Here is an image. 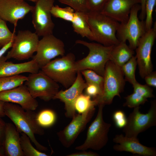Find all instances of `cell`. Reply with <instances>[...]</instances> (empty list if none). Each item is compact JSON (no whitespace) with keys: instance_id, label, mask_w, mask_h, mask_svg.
Returning <instances> with one entry per match:
<instances>
[{"instance_id":"6da1fadb","label":"cell","mask_w":156,"mask_h":156,"mask_svg":"<svg viewBox=\"0 0 156 156\" xmlns=\"http://www.w3.org/2000/svg\"><path fill=\"white\" fill-rule=\"evenodd\" d=\"M4 110L5 116L13 122L20 133L23 132L30 138L36 148L40 151H46L47 147L40 144L36 140L35 135H43L44 131L38 123L37 114L34 111L25 110L14 103L5 102Z\"/></svg>"},{"instance_id":"7a4b0ae2","label":"cell","mask_w":156,"mask_h":156,"mask_svg":"<svg viewBox=\"0 0 156 156\" xmlns=\"http://www.w3.org/2000/svg\"><path fill=\"white\" fill-rule=\"evenodd\" d=\"M86 14L94 41L105 46L120 42L116 36L119 23L100 12L88 11Z\"/></svg>"},{"instance_id":"3957f363","label":"cell","mask_w":156,"mask_h":156,"mask_svg":"<svg viewBox=\"0 0 156 156\" xmlns=\"http://www.w3.org/2000/svg\"><path fill=\"white\" fill-rule=\"evenodd\" d=\"M75 43L86 47L89 50L86 57L75 61L76 71L91 69L103 77L106 64L110 60L111 51L114 45L105 46L99 43L89 42L81 40H77Z\"/></svg>"},{"instance_id":"277c9868","label":"cell","mask_w":156,"mask_h":156,"mask_svg":"<svg viewBox=\"0 0 156 156\" xmlns=\"http://www.w3.org/2000/svg\"><path fill=\"white\" fill-rule=\"evenodd\" d=\"M75 57L70 53L61 58L51 60L41 69L42 72L66 89L74 82L77 72L75 68Z\"/></svg>"},{"instance_id":"5b68a950","label":"cell","mask_w":156,"mask_h":156,"mask_svg":"<svg viewBox=\"0 0 156 156\" xmlns=\"http://www.w3.org/2000/svg\"><path fill=\"white\" fill-rule=\"evenodd\" d=\"M103 87L101 95L96 98L98 102L104 106L112 104L116 96L121 97L124 91L126 81L120 67L109 60L106 63L103 75Z\"/></svg>"},{"instance_id":"8992f818","label":"cell","mask_w":156,"mask_h":156,"mask_svg":"<svg viewBox=\"0 0 156 156\" xmlns=\"http://www.w3.org/2000/svg\"><path fill=\"white\" fill-rule=\"evenodd\" d=\"M98 105L97 114L88 129L86 140L83 144L75 148L76 150L99 151L108 142V134L112 125L103 120V109L105 106L101 104Z\"/></svg>"},{"instance_id":"52a82bcc","label":"cell","mask_w":156,"mask_h":156,"mask_svg":"<svg viewBox=\"0 0 156 156\" xmlns=\"http://www.w3.org/2000/svg\"><path fill=\"white\" fill-rule=\"evenodd\" d=\"M140 4L132 8L129 18L125 22L120 23L116 36L120 42L128 41L129 47L133 50L136 48L139 40L146 32L144 21L139 19L138 13L140 10Z\"/></svg>"},{"instance_id":"ba28073f","label":"cell","mask_w":156,"mask_h":156,"mask_svg":"<svg viewBox=\"0 0 156 156\" xmlns=\"http://www.w3.org/2000/svg\"><path fill=\"white\" fill-rule=\"evenodd\" d=\"M156 125V101L151 102L150 108L146 114L141 113L139 107L134 108L127 118V122L122 131L125 136L137 137L140 133Z\"/></svg>"},{"instance_id":"9c48e42d","label":"cell","mask_w":156,"mask_h":156,"mask_svg":"<svg viewBox=\"0 0 156 156\" xmlns=\"http://www.w3.org/2000/svg\"><path fill=\"white\" fill-rule=\"evenodd\" d=\"M38 36L28 30L19 31L14 38L11 49L5 57L18 60H27L36 52L39 41Z\"/></svg>"},{"instance_id":"30bf717a","label":"cell","mask_w":156,"mask_h":156,"mask_svg":"<svg viewBox=\"0 0 156 156\" xmlns=\"http://www.w3.org/2000/svg\"><path fill=\"white\" fill-rule=\"evenodd\" d=\"M27 77L25 85L35 99L39 98L48 101L53 99L59 91L57 83L42 71L31 73Z\"/></svg>"},{"instance_id":"8fae6325","label":"cell","mask_w":156,"mask_h":156,"mask_svg":"<svg viewBox=\"0 0 156 156\" xmlns=\"http://www.w3.org/2000/svg\"><path fill=\"white\" fill-rule=\"evenodd\" d=\"M156 38V24L146 31L140 38L135 49V55L139 74L142 78L153 71L151 53Z\"/></svg>"},{"instance_id":"7c38bea8","label":"cell","mask_w":156,"mask_h":156,"mask_svg":"<svg viewBox=\"0 0 156 156\" xmlns=\"http://www.w3.org/2000/svg\"><path fill=\"white\" fill-rule=\"evenodd\" d=\"M54 0H37L31 12L32 23L38 36L53 34L55 25L51 18V10Z\"/></svg>"},{"instance_id":"4fadbf2b","label":"cell","mask_w":156,"mask_h":156,"mask_svg":"<svg viewBox=\"0 0 156 156\" xmlns=\"http://www.w3.org/2000/svg\"><path fill=\"white\" fill-rule=\"evenodd\" d=\"M36 52L32 59L41 68L55 57L64 55V43L53 34L47 35L39 40Z\"/></svg>"},{"instance_id":"5bb4252c","label":"cell","mask_w":156,"mask_h":156,"mask_svg":"<svg viewBox=\"0 0 156 156\" xmlns=\"http://www.w3.org/2000/svg\"><path fill=\"white\" fill-rule=\"evenodd\" d=\"M95 110H91L82 114H76L72 118L70 122L63 130L57 133L58 139L64 146L68 148L73 144L91 120Z\"/></svg>"},{"instance_id":"9a60e30c","label":"cell","mask_w":156,"mask_h":156,"mask_svg":"<svg viewBox=\"0 0 156 156\" xmlns=\"http://www.w3.org/2000/svg\"><path fill=\"white\" fill-rule=\"evenodd\" d=\"M87 85L81 71H78L73 83L66 90L59 91L54 97L53 99H58L64 103L65 115L67 118H72L76 114L74 107L75 102L82 93Z\"/></svg>"},{"instance_id":"2e32d148","label":"cell","mask_w":156,"mask_h":156,"mask_svg":"<svg viewBox=\"0 0 156 156\" xmlns=\"http://www.w3.org/2000/svg\"><path fill=\"white\" fill-rule=\"evenodd\" d=\"M33 7L24 0H0V18L15 27L18 20L31 12Z\"/></svg>"},{"instance_id":"e0dca14e","label":"cell","mask_w":156,"mask_h":156,"mask_svg":"<svg viewBox=\"0 0 156 156\" xmlns=\"http://www.w3.org/2000/svg\"><path fill=\"white\" fill-rule=\"evenodd\" d=\"M0 100L18 104L25 110L34 111L38 106L37 101L23 84L13 89L0 92Z\"/></svg>"},{"instance_id":"ac0fdd59","label":"cell","mask_w":156,"mask_h":156,"mask_svg":"<svg viewBox=\"0 0 156 156\" xmlns=\"http://www.w3.org/2000/svg\"><path fill=\"white\" fill-rule=\"evenodd\" d=\"M116 144L113 146L117 151H126L143 156H156L155 147H148L140 143L137 137H129L121 134L116 135L113 139Z\"/></svg>"},{"instance_id":"d6986e66","label":"cell","mask_w":156,"mask_h":156,"mask_svg":"<svg viewBox=\"0 0 156 156\" xmlns=\"http://www.w3.org/2000/svg\"><path fill=\"white\" fill-rule=\"evenodd\" d=\"M140 3V0H109L100 12L120 23H125L133 7Z\"/></svg>"},{"instance_id":"ffe728a7","label":"cell","mask_w":156,"mask_h":156,"mask_svg":"<svg viewBox=\"0 0 156 156\" xmlns=\"http://www.w3.org/2000/svg\"><path fill=\"white\" fill-rule=\"evenodd\" d=\"M7 60L5 56L3 55L0 57V77L13 76L25 73H36L40 68L33 59L27 62L16 64L7 61Z\"/></svg>"},{"instance_id":"44dd1931","label":"cell","mask_w":156,"mask_h":156,"mask_svg":"<svg viewBox=\"0 0 156 156\" xmlns=\"http://www.w3.org/2000/svg\"><path fill=\"white\" fill-rule=\"evenodd\" d=\"M20 133L14 125L6 123L2 146L5 156H25L21 147Z\"/></svg>"},{"instance_id":"7402d4cb","label":"cell","mask_w":156,"mask_h":156,"mask_svg":"<svg viewBox=\"0 0 156 156\" xmlns=\"http://www.w3.org/2000/svg\"><path fill=\"white\" fill-rule=\"evenodd\" d=\"M134 50L127 44L126 42H120L114 46L109 60L121 67L134 56Z\"/></svg>"},{"instance_id":"603a6c76","label":"cell","mask_w":156,"mask_h":156,"mask_svg":"<svg viewBox=\"0 0 156 156\" xmlns=\"http://www.w3.org/2000/svg\"><path fill=\"white\" fill-rule=\"evenodd\" d=\"M86 12L75 11L71 22L74 31L83 37L94 41V38L87 20Z\"/></svg>"},{"instance_id":"cb8c5ba5","label":"cell","mask_w":156,"mask_h":156,"mask_svg":"<svg viewBox=\"0 0 156 156\" xmlns=\"http://www.w3.org/2000/svg\"><path fill=\"white\" fill-rule=\"evenodd\" d=\"M86 94H81L76 99L74 104L76 111L79 114H82L88 111L95 109V106L98 105L97 101L91 99Z\"/></svg>"},{"instance_id":"d4e9b609","label":"cell","mask_w":156,"mask_h":156,"mask_svg":"<svg viewBox=\"0 0 156 156\" xmlns=\"http://www.w3.org/2000/svg\"><path fill=\"white\" fill-rule=\"evenodd\" d=\"M27 77L22 75L0 77V92L10 90L23 84Z\"/></svg>"},{"instance_id":"484cf974","label":"cell","mask_w":156,"mask_h":156,"mask_svg":"<svg viewBox=\"0 0 156 156\" xmlns=\"http://www.w3.org/2000/svg\"><path fill=\"white\" fill-rule=\"evenodd\" d=\"M137 65L136 57L134 55L120 67L126 81L129 82L133 85L138 82L135 77Z\"/></svg>"},{"instance_id":"4316f807","label":"cell","mask_w":156,"mask_h":156,"mask_svg":"<svg viewBox=\"0 0 156 156\" xmlns=\"http://www.w3.org/2000/svg\"><path fill=\"white\" fill-rule=\"evenodd\" d=\"M20 143L21 149L24 156H48L35 148L31 142L29 138L25 133H21Z\"/></svg>"},{"instance_id":"83f0119b","label":"cell","mask_w":156,"mask_h":156,"mask_svg":"<svg viewBox=\"0 0 156 156\" xmlns=\"http://www.w3.org/2000/svg\"><path fill=\"white\" fill-rule=\"evenodd\" d=\"M56 118L55 112L52 110L47 109L42 110L37 114L36 119L42 127H48L53 125Z\"/></svg>"},{"instance_id":"f1b7e54d","label":"cell","mask_w":156,"mask_h":156,"mask_svg":"<svg viewBox=\"0 0 156 156\" xmlns=\"http://www.w3.org/2000/svg\"><path fill=\"white\" fill-rule=\"evenodd\" d=\"M51 12L54 17L71 22L74 19L75 14V10L70 7L61 8L58 5H54Z\"/></svg>"},{"instance_id":"f546056e","label":"cell","mask_w":156,"mask_h":156,"mask_svg":"<svg viewBox=\"0 0 156 156\" xmlns=\"http://www.w3.org/2000/svg\"><path fill=\"white\" fill-rule=\"evenodd\" d=\"M81 72L82 75L84 77L87 84L95 85L103 91L104 81L103 77L91 69H86L81 71Z\"/></svg>"},{"instance_id":"4dcf8cb0","label":"cell","mask_w":156,"mask_h":156,"mask_svg":"<svg viewBox=\"0 0 156 156\" xmlns=\"http://www.w3.org/2000/svg\"><path fill=\"white\" fill-rule=\"evenodd\" d=\"M15 35L14 30L12 32L8 27L6 21L0 18V48L13 40Z\"/></svg>"},{"instance_id":"1f68e13d","label":"cell","mask_w":156,"mask_h":156,"mask_svg":"<svg viewBox=\"0 0 156 156\" xmlns=\"http://www.w3.org/2000/svg\"><path fill=\"white\" fill-rule=\"evenodd\" d=\"M126 101L123 105V107L134 108L143 105L148 101L147 99L144 97L135 92L128 95L125 97Z\"/></svg>"},{"instance_id":"d6a6232c","label":"cell","mask_w":156,"mask_h":156,"mask_svg":"<svg viewBox=\"0 0 156 156\" xmlns=\"http://www.w3.org/2000/svg\"><path fill=\"white\" fill-rule=\"evenodd\" d=\"M156 3V0H146L145 5V28L146 31L153 26V14Z\"/></svg>"},{"instance_id":"836d02e7","label":"cell","mask_w":156,"mask_h":156,"mask_svg":"<svg viewBox=\"0 0 156 156\" xmlns=\"http://www.w3.org/2000/svg\"><path fill=\"white\" fill-rule=\"evenodd\" d=\"M62 4L68 5L75 11L87 12L88 11L86 5V0H58Z\"/></svg>"},{"instance_id":"e575fe53","label":"cell","mask_w":156,"mask_h":156,"mask_svg":"<svg viewBox=\"0 0 156 156\" xmlns=\"http://www.w3.org/2000/svg\"><path fill=\"white\" fill-rule=\"evenodd\" d=\"M133 92L146 98L154 97L153 90L150 86L146 85H142L138 82L133 85Z\"/></svg>"},{"instance_id":"d590c367","label":"cell","mask_w":156,"mask_h":156,"mask_svg":"<svg viewBox=\"0 0 156 156\" xmlns=\"http://www.w3.org/2000/svg\"><path fill=\"white\" fill-rule=\"evenodd\" d=\"M109 0H86L88 11L100 12Z\"/></svg>"},{"instance_id":"8d00e7d4","label":"cell","mask_w":156,"mask_h":156,"mask_svg":"<svg viewBox=\"0 0 156 156\" xmlns=\"http://www.w3.org/2000/svg\"><path fill=\"white\" fill-rule=\"evenodd\" d=\"M112 118L115 126L118 128H123L127 124V118L125 113L121 110L114 112Z\"/></svg>"},{"instance_id":"74e56055","label":"cell","mask_w":156,"mask_h":156,"mask_svg":"<svg viewBox=\"0 0 156 156\" xmlns=\"http://www.w3.org/2000/svg\"><path fill=\"white\" fill-rule=\"evenodd\" d=\"M85 89L86 94L92 97L93 99L100 96L102 92V90L98 86L93 84H87V86Z\"/></svg>"},{"instance_id":"f35d334b","label":"cell","mask_w":156,"mask_h":156,"mask_svg":"<svg viewBox=\"0 0 156 156\" xmlns=\"http://www.w3.org/2000/svg\"><path fill=\"white\" fill-rule=\"evenodd\" d=\"M145 79L146 85L149 86L156 87V72L152 71L145 77Z\"/></svg>"},{"instance_id":"ab89813d","label":"cell","mask_w":156,"mask_h":156,"mask_svg":"<svg viewBox=\"0 0 156 156\" xmlns=\"http://www.w3.org/2000/svg\"><path fill=\"white\" fill-rule=\"evenodd\" d=\"M1 118L0 116V146H2L3 144L6 124Z\"/></svg>"},{"instance_id":"60d3db41","label":"cell","mask_w":156,"mask_h":156,"mask_svg":"<svg viewBox=\"0 0 156 156\" xmlns=\"http://www.w3.org/2000/svg\"><path fill=\"white\" fill-rule=\"evenodd\" d=\"M97 153L92 151H87L85 150L73 153L67 155V156H99Z\"/></svg>"},{"instance_id":"b9f144b4","label":"cell","mask_w":156,"mask_h":156,"mask_svg":"<svg viewBox=\"0 0 156 156\" xmlns=\"http://www.w3.org/2000/svg\"><path fill=\"white\" fill-rule=\"evenodd\" d=\"M146 0H140V13L139 16L140 20L144 21L145 18V5Z\"/></svg>"},{"instance_id":"7bdbcfd3","label":"cell","mask_w":156,"mask_h":156,"mask_svg":"<svg viewBox=\"0 0 156 156\" xmlns=\"http://www.w3.org/2000/svg\"><path fill=\"white\" fill-rule=\"evenodd\" d=\"M14 39L10 42L2 47L0 50V57L3 55L5 53L12 47Z\"/></svg>"},{"instance_id":"ee69618b","label":"cell","mask_w":156,"mask_h":156,"mask_svg":"<svg viewBox=\"0 0 156 156\" xmlns=\"http://www.w3.org/2000/svg\"><path fill=\"white\" fill-rule=\"evenodd\" d=\"M5 103V102L0 100V116L1 117L5 116L4 110Z\"/></svg>"},{"instance_id":"f6af8a7d","label":"cell","mask_w":156,"mask_h":156,"mask_svg":"<svg viewBox=\"0 0 156 156\" xmlns=\"http://www.w3.org/2000/svg\"><path fill=\"white\" fill-rule=\"evenodd\" d=\"M4 154L2 146H0V156H4Z\"/></svg>"},{"instance_id":"bcb514c9","label":"cell","mask_w":156,"mask_h":156,"mask_svg":"<svg viewBox=\"0 0 156 156\" xmlns=\"http://www.w3.org/2000/svg\"><path fill=\"white\" fill-rule=\"evenodd\" d=\"M29 0L30 1L33 2H35L37 1V0Z\"/></svg>"}]
</instances>
